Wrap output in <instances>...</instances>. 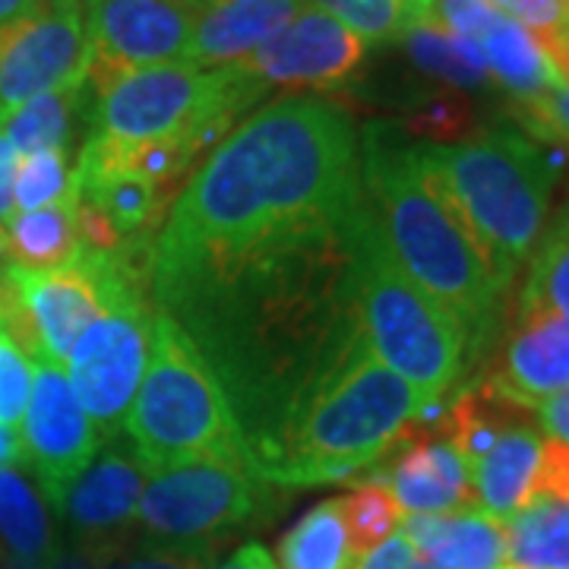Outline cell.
<instances>
[{
  "label": "cell",
  "mask_w": 569,
  "mask_h": 569,
  "mask_svg": "<svg viewBox=\"0 0 569 569\" xmlns=\"http://www.w3.org/2000/svg\"><path fill=\"white\" fill-rule=\"evenodd\" d=\"M358 219L149 282L156 307L216 370L253 471L307 392L361 339L351 279Z\"/></svg>",
  "instance_id": "1"
},
{
  "label": "cell",
  "mask_w": 569,
  "mask_h": 569,
  "mask_svg": "<svg viewBox=\"0 0 569 569\" xmlns=\"http://www.w3.org/2000/svg\"><path fill=\"white\" fill-rule=\"evenodd\" d=\"M367 203L361 137L326 96H284L224 137L183 181L152 244V279L339 231Z\"/></svg>",
  "instance_id": "2"
},
{
  "label": "cell",
  "mask_w": 569,
  "mask_h": 569,
  "mask_svg": "<svg viewBox=\"0 0 569 569\" xmlns=\"http://www.w3.org/2000/svg\"><path fill=\"white\" fill-rule=\"evenodd\" d=\"M361 181L392 260L466 332L468 365L485 361L503 317V291L421 171L415 146L392 140L383 123H370L361 133Z\"/></svg>",
  "instance_id": "3"
},
{
  "label": "cell",
  "mask_w": 569,
  "mask_h": 569,
  "mask_svg": "<svg viewBox=\"0 0 569 569\" xmlns=\"http://www.w3.org/2000/svg\"><path fill=\"white\" fill-rule=\"evenodd\" d=\"M415 156L507 295L545 234L550 190L569 152L550 146L548 156L529 133L497 127L452 146L421 142Z\"/></svg>",
  "instance_id": "4"
},
{
  "label": "cell",
  "mask_w": 569,
  "mask_h": 569,
  "mask_svg": "<svg viewBox=\"0 0 569 569\" xmlns=\"http://www.w3.org/2000/svg\"><path fill=\"white\" fill-rule=\"evenodd\" d=\"M425 402L433 399L377 361L361 336L307 392L257 478L272 488H295L301 471L326 462L380 466Z\"/></svg>",
  "instance_id": "5"
},
{
  "label": "cell",
  "mask_w": 569,
  "mask_h": 569,
  "mask_svg": "<svg viewBox=\"0 0 569 569\" xmlns=\"http://www.w3.org/2000/svg\"><path fill=\"white\" fill-rule=\"evenodd\" d=\"M123 443L137 456L146 478L193 459L253 468L216 370L197 342L159 307L140 392L123 421Z\"/></svg>",
  "instance_id": "6"
},
{
  "label": "cell",
  "mask_w": 569,
  "mask_h": 569,
  "mask_svg": "<svg viewBox=\"0 0 569 569\" xmlns=\"http://www.w3.org/2000/svg\"><path fill=\"white\" fill-rule=\"evenodd\" d=\"M351 279L358 329L377 361L425 399H447L462 387L471 370L466 332L392 260L370 203L355 228Z\"/></svg>",
  "instance_id": "7"
},
{
  "label": "cell",
  "mask_w": 569,
  "mask_h": 569,
  "mask_svg": "<svg viewBox=\"0 0 569 569\" xmlns=\"http://www.w3.org/2000/svg\"><path fill=\"white\" fill-rule=\"evenodd\" d=\"M266 92L263 82L238 63L200 70L190 61H171L127 73L102 89L89 123L96 137L123 146L200 133L216 149Z\"/></svg>",
  "instance_id": "8"
},
{
  "label": "cell",
  "mask_w": 569,
  "mask_h": 569,
  "mask_svg": "<svg viewBox=\"0 0 569 569\" xmlns=\"http://www.w3.org/2000/svg\"><path fill=\"white\" fill-rule=\"evenodd\" d=\"M272 490L247 466L219 459L181 462L146 478L137 529L164 548L212 550L224 535L276 507Z\"/></svg>",
  "instance_id": "9"
},
{
  "label": "cell",
  "mask_w": 569,
  "mask_h": 569,
  "mask_svg": "<svg viewBox=\"0 0 569 569\" xmlns=\"http://www.w3.org/2000/svg\"><path fill=\"white\" fill-rule=\"evenodd\" d=\"M152 317V288H127L82 332L67 358L70 387L102 443L121 437L123 421L140 392L149 361Z\"/></svg>",
  "instance_id": "10"
},
{
  "label": "cell",
  "mask_w": 569,
  "mask_h": 569,
  "mask_svg": "<svg viewBox=\"0 0 569 569\" xmlns=\"http://www.w3.org/2000/svg\"><path fill=\"white\" fill-rule=\"evenodd\" d=\"M89 39L82 0H41L0 29V114L86 80Z\"/></svg>",
  "instance_id": "11"
},
{
  "label": "cell",
  "mask_w": 569,
  "mask_h": 569,
  "mask_svg": "<svg viewBox=\"0 0 569 569\" xmlns=\"http://www.w3.org/2000/svg\"><path fill=\"white\" fill-rule=\"evenodd\" d=\"M89 73L99 96L111 82L146 67L183 61L197 13L181 0H82Z\"/></svg>",
  "instance_id": "12"
},
{
  "label": "cell",
  "mask_w": 569,
  "mask_h": 569,
  "mask_svg": "<svg viewBox=\"0 0 569 569\" xmlns=\"http://www.w3.org/2000/svg\"><path fill=\"white\" fill-rule=\"evenodd\" d=\"M146 471L127 443L111 440L104 452L82 468L54 503V512L73 535V548L89 553L96 563L118 560L130 548L137 529Z\"/></svg>",
  "instance_id": "13"
},
{
  "label": "cell",
  "mask_w": 569,
  "mask_h": 569,
  "mask_svg": "<svg viewBox=\"0 0 569 569\" xmlns=\"http://www.w3.org/2000/svg\"><path fill=\"white\" fill-rule=\"evenodd\" d=\"M32 365V392L22 415L20 437L26 466L36 471L41 497L51 509L70 488V481L96 459L102 440L86 418L63 367L48 361Z\"/></svg>",
  "instance_id": "14"
},
{
  "label": "cell",
  "mask_w": 569,
  "mask_h": 569,
  "mask_svg": "<svg viewBox=\"0 0 569 569\" xmlns=\"http://www.w3.org/2000/svg\"><path fill=\"white\" fill-rule=\"evenodd\" d=\"M367 41L348 26L332 20L317 7H305L284 29L260 44L250 58L238 61L266 89H284L291 96L313 92L323 96L346 86L365 63Z\"/></svg>",
  "instance_id": "15"
},
{
  "label": "cell",
  "mask_w": 569,
  "mask_h": 569,
  "mask_svg": "<svg viewBox=\"0 0 569 569\" xmlns=\"http://www.w3.org/2000/svg\"><path fill=\"white\" fill-rule=\"evenodd\" d=\"M380 478L396 503L408 516H447L478 507L471 468L452 449L447 437L406 433L387 459L377 466Z\"/></svg>",
  "instance_id": "16"
},
{
  "label": "cell",
  "mask_w": 569,
  "mask_h": 569,
  "mask_svg": "<svg viewBox=\"0 0 569 569\" xmlns=\"http://www.w3.org/2000/svg\"><path fill=\"white\" fill-rule=\"evenodd\" d=\"M488 380L522 408L569 387V323L541 310H516L503 351Z\"/></svg>",
  "instance_id": "17"
},
{
  "label": "cell",
  "mask_w": 569,
  "mask_h": 569,
  "mask_svg": "<svg viewBox=\"0 0 569 569\" xmlns=\"http://www.w3.org/2000/svg\"><path fill=\"white\" fill-rule=\"evenodd\" d=\"M402 535L415 550V569H509L507 522L485 509L408 516Z\"/></svg>",
  "instance_id": "18"
},
{
  "label": "cell",
  "mask_w": 569,
  "mask_h": 569,
  "mask_svg": "<svg viewBox=\"0 0 569 569\" xmlns=\"http://www.w3.org/2000/svg\"><path fill=\"white\" fill-rule=\"evenodd\" d=\"M305 10V0H228L197 17L183 61L200 70L250 58Z\"/></svg>",
  "instance_id": "19"
},
{
  "label": "cell",
  "mask_w": 569,
  "mask_h": 569,
  "mask_svg": "<svg viewBox=\"0 0 569 569\" xmlns=\"http://www.w3.org/2000/svg\"><path fill=\"white\" fill-rule=\"evenodd\" d=\"M541 433L526 425L509 427L507 433L490 447V452L471 468V481L478 493V507L493 519L509 522L516 512L531 507L535 478L541 462Z\"/></svg>",
  "instance_id": "20"
},
{
  "label": "cell",
  "mask_w": 569,
  "mask_h": 569,
  "mask_svg": "<svg viewBox=\"0 0 569 569\" xmlns=\"http://www.w3.org/2000/svg\"><path fill=\"white\" fill-rule=\"evenodd\" d=\"M478 44H481V54L488 63V77L500 89H507L512 102L535 99L563 82L557 77V70L548 61L538 39L526 26H519L509 17H503L490 32H485Z\"/></svg>",
  "instance_id": "21"
},
{
  "label": "cell",
  "mask_w": 569,
  "mask_h": 569,
  "mask_svg": "<svg viewBox=\"0 0 569 569\" xmlns=\"http://www.w3.org/2000/svg\"><path fill=\"white\" fill-rule=\"evenodd\" d=\"M0 548L41 567L61 548L41 490L20 468H0Z\"/></svg>",
  "instance_id": "22"
},
{
  "label": "cell",
  "mask_w": 569,
  "mask_h": 569,
  "mask_svg": "<svg viewBox=\"0 0 569 569\" xmlns=\"http://www.w3.org/2000/svg\"><path fill=\"white\" fill-rule=\"evenodd\" d=\"M89 99V82H73L39 99L26 102L13 114L3 118V133L17 156L41 152V149H63L70 152L77 127L82 121V108Z\"/></svg>",
  "instance_id": "23"
},
{
  "label": "cell",
  "mask_w": 569,
  "mask_h": 569,
  "mask_svg": "<svg viewBox=\"0 0 569 569\" xmlns=\"http://www.w3.org/2000/svg\"><path fill=\"white\" fill-rule=\"evenodd\" d=\"M10 263L20 269H58L80 253L77 231V193L67 203L17 212L3 224Z\"/></svg>",
  "instance_id": "24"
},
{
  "label": "cell",
  "mask_w": 569,
  "mask_h": 569,
  "mask_svg": "<svg viewBox=\"0 0 569 569\" xmlns=\"http://www.w3.org/2000/svg\"><path fill=\"white\" fill-rule=\"evenodd\" d=\"M358 553L348 541L342 497L323 500L284 531L276 548L279 569H355Z\"/></svg>",
  "instance_id": "25"
},
{
  "label": "cell",
  "mask_w": 569,
  "mask_h": 569,
  "mask_svg": "<svg viewBox=\"0 0 569 569\" xmlns=\"http://www.w3.org/2000/svg\"><path fill=\"white\" fill-rule=\"evenodd\" d=\"M402 41H406L411 63L427 77L443 82L447 89L466 96V92H481L490 86L488 63H485L478 39L452 36L440 22L427 20L408 29Z\"/></svg>",
  "instance_id": "26"
},
{
  "label": "cell",
  "mask_w": 569,
  "mask_h": 569,
  "mask_svg": "<svg viewBox=\"0 0 569 569\" xmlns=\"http://www.w3.org/2000/svg\"><path fill=\"white\" fill-rule=\"evenodd\" d=\"M512 569H569V500H538L507 522Z\"/></svg>",
  "instance_id": "27"
},
{
  "label": "cell",
  "mask_w": 569,
  "mask_h": 569,
  "mask_svg": "<svg viewBox=\"0 0 569 569\" xmlns=\"http://www.w3.org/2000/svg\"><path fill=\"white\" fill-rule=\"evenodd\" d=\"M516 310H541L569 323V203L560 209L529 260Z\"/></svg>",
  "instance_id": "28"
},
{
  "label": "cell",
  "mask_w": 569,
  "mask_h": 569,
  "mask_svg": "<svg viewBox=\"0 0 569 569\" xmlns=\"http://www.w3.org/2000/svg\"><path fill=\"white\" fill-rule=\"evenodd\" d=\"M310 7L348 26L361 41H399L418 22L433 20V0H313Z\"/></svg>",
  "instance_id": "29"
},
{
  "label": "cell",
  "mask_w": 569,
  "mask_h": 569,
  "mask_svg": "<svg viewBox=\"0 0 569 569\" xmlns=\"http://www.w3.org/2000/svg\"><path fill=\"white\" fill-rule=\"evenodd\" d=\"M342 512H346L348 541L358 553V560L389 541L406 519L392 490L373 475L365 478L361 485H355L348 497H342Z\"/></svg>",
  "instance_id": "30"
},
{
  "label": "cell",
  "mask_w": 569,
  "mask_h": 569,
  "mask_svg": "<svg viewBox=\"0 0 569 569\" xmlns=\"http://www.w3.org/2000/svg\"><path fill=\"white\" fill-rule=\"evenodd\" d=\"M73 168L70 152L41 149L17 159L13 168V206L17 212H36L48 206L67 203L73 197Z\"/></svg>",
  "instance_id": "31"
},
{
  "label": "cell",
  "mask_w": 569,
  "mask_h": 569,
  "mask_svg": "<svg viewBox=\"0 0 569 569\" xmlns=\"http://www.w3.org/2000/svg\"><path fill=\"white\" fill-rule=\"evenodd\" d=\"M408 133L427 137V142L437 146H452V142L471 140L475 130V111L462 92L456 89H437L433 96H427L425 102L411 104L406 118Z\"/></svg>",
  "instance_id": "32"
},
{
  "label": "cell",
  "mask_w": 569,
  "mask_h": 569,
  "mask_svg": "<svg viewBox=\"0 0 569 569\" xmlns=\"http://www.w3.org/2000/svg\"><path fill=\"white\" fill-rule=\"evenodd\" d=\"M32 358L22 346L0 326V425L20 430L22 415L32 392Z\"/></svg>",
  "instance_id": "33"
},
{
  "label": "cell",
  "mask_w": 569,
  "mask_h": 569,
  "mask_svg": "<svg viewBox=\"0 0 569 569\" xmlns=\"http://www.w3.org/2000/svg\"><path fill=\"white\" fill-rule=\"evenodd\" d=\"M512 114L535 140L569 152V82H560L526 102H512Z\"/></svg>",
  "instance_id": "34"
},
{
  "label": "cell",
  "mask_w": 569,
  "mask_h": 569,
  "mask_svg": "<svg viewBox=\"0 0 569 569\" xmlns=\"http://www.w3.org/2000/svg\"><path fill=\"white\" fill-rule=\"evenodd\" d=\"M507 13L490 0H433V22L462 39H481Z\"/></svg>",
  "instance_id": "35"
},
{
  "label": "cell",
  "mask_w": 569,
  "mask_h": 569,
  "mask_svg": "<svg viewBox=\"0 0 569 569\" xmlns=\"http://www.w3.org/2000/svg\"><path fill=\"white\" fill-rule=\"evenodd\" d=\"M538 500H569V443L548 437L541 443V462L535 478V497Z\"/></svg>",
  "instance_id": "36"
},
{
  "label": "cell",
  "mask_w": 569,
  "mask_h": 569,
  "mask_svg": "<svg viewBox=\"0 0 569 569\" xmlns=\"http://www.w3.org/2000/svg\"><path fill=\"white\" fill-rule=\"evenodd\" d=\"M509 20L526 26L531 36H550L567 29V0H500Z\"/></svg>",
  "instance_id": "37"
},
{
  "label": "cell",
  "mask_w": 569,
  "mask_h": 569,
  "mask_svg": "<svg viewBox=\"0 0 569 569\" xmlns=\"http://www.w3.org/2000/svg\"><path fill=\"white\" fill-rule=\"evenodd\" d=\"M212 550L203 548H156L140 557H118L92 569H206V557Z\"/></svg>",
  "instance_id": "38"
},
{
  "label": "cell",
  "mask_w": 569,
  "mask_h": 569,
  "mask_svg": "<svg viewBox=\"0 0 569 569\" xmlns=\"http://www.w3.org/2000/svg\"><path fill=\"white\" fill-rule=\"evenodd\" d=\"M355 569H415V550L406 541V535H392L380 548L365 553Z\"/></svg>",
  "instance_id": "39"
},
{
  "label": "cell",
  "mask_w": 569,
  "mask_h": 569,
  "mask_svg": "<svg viewBox=\"0 0 569 569\" xmlns=\"http://www.w3.org/2000/svg\"><path fill=\"white\" fill-rule=\"evenodd\" d=\"M535 418L548 430L553 440L569 443V387L548 396L545 402L535 406Z\"/></svg>",
  "instance_id": "40"
},
{
  "label": "cell",
  "mask_w": 569,
  "mask_h": 569,
  "mask_svg": "<svg viewBox=\"0 0 569 569\" xmlns=\"http://www.w3.org/2000/svg\"><path fill=\"white\" fill-rule=\"evenodd\" d=\"M17 152L7 140L3 127H0V224H7L17 216V206H13V168H17Z\"/></svg>",
  "instance_id": "41"
},
{
  "label": "cell",
  "mask_w": 569,
  "mask_h": 569,
  "mask_svg": "<svg viewBox=\"0 0 569 569\" xmlns=\"http://www.w3.org/2000/svg\"><path fill=\"white\" fill-rule=\"evenodd\" d=\"M276 567V560H272V553L263 548V545H244V548H238L228 560H224L219 569H272Z\"/></svg>",
  "instance_id": "42"
},
{
  "label": "cell",
  "mask_w": 569,
  "mask_h": 569,
  "mask_svg": "<svg viewBox=\"0 0 569 569\" xmlns=\"http://www.w3.org/2000/svg\"><path fill=\"white\" fill-rule=\"evenodd\" d=\"M26 462V449H22L20 430L0 425V468H17Z\"/></svg>",
  "instance_id": "43"
},
{
  "label": "cell",
  "mask_w": 569,
  "mask_h": 569,
  "mask_svg": "<svg viewBox=\"0 0 569 569\" xmlns=\"http://www.w3.org/2000/svg\"><path fill=\"white\" fill-rule=\"evenodd\" d=\"M96 560L80 548H58V553L44 563V569H92Z\"/></svg>",
  "instance_id": "44"
},
{
  "label": "cell",
  "mask_w": 569,
  "mask_h": 569,
  "mask_svg": "<svg viewBox=\"0 0 569 569\" xmlns=\"http://www.w3.org/2000/svg\"><path fill=\"white\" fill-rule=\"evenodd\" d=\"M39 3L41 0H0V29L10 26V22H17L26 13H32Z\"/></svg>",
  "instance_id": "45"
},
{
  "label": "cell",
  "mask_w": 569,
  "mask_h": 569,
  "mask_svg": "<svg viewBox=\"0 0 569 569\" xmlns=\"http://www.w3.org/2000/svg\"><path fill=\"white\" fill-rule=\"evenodd\" d=\"M10 250H7V234H3V228H0V295H7L10 291Z\"/></svg>",
  "instance_id": "46"
},
{
  "label": "cell",
  "mask_w": 569,
  "mask_h": 569,
  "mask_svg": "<svg viewBox=\"0 0 569 569\" xmlns=\"http://www.w3.org/2000/svg\"><path fill=\"white\" fill-rule=\"evenodd\" d=\"M0 569H44V567H41V563H29V560L13 557L10 550L0 548Z\"/></svg>",
  "instance_id": "47"
},
{
  "label": "cell",
  "mask_w": 569,
  "mask_h": 569,
  "mask_svg": "<svg viewBox=\"0 0 569 569\" xmlns=\"http://www.w3.org/2000/svg\"><path fill=\"white\" fill-rule=\"evenodd\" d=\"M181 3H187L197 17L203 13V10H212V7H219V3H228V0H181Z\"/></svg>",
  "instance_id": "48"
},
{
  "label": "cell",
  "mask_w": 569,
  "mask_h": 569,
  "mask_svg": "<svg viewBox=\"0 0 569 569\" xmlns=\"http://www.w3.org/2000/svg\"><path fill=\"white\" fill-rule=\"evenodd\" d=\"M0 123H3V114H0Z\"/></svg>",
  "instance_id": "49"
},
{
  "label": "cell",
  "mask_w": 569,
  "mask_h": 569,
  "mask_svg": "<svg viewBox=\"0 0 569 569\" xmlns=\"http://www.w3.org/2000/svg\"><path fill=\"white\" fill-rule=\"evenodd\" d=\"M509 569H512V567H509Z\"/></svg>",
  "instance_id": "50"
}]
</instances>
